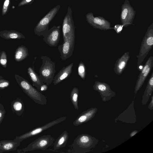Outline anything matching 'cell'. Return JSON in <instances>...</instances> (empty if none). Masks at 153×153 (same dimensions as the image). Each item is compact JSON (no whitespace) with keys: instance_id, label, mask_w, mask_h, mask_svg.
<instances>
[{"instance_id":"cell-1","label":"cell","mask_w":153,"mask_h":153,"mask_svg":"<svg viewBox=\"0 0 153 153\" xmlns=\"http://www.w3.org/2000/svg\"><path fill=\"white\" fill-rule=\"evenodd\" d=\"M99 140L91 135L83 134L78 135L71 145L68 152L74 153H85L89 152L98 143Z\"/></svg>"},{"instance_id":"cell-2","label":"cell","mask_w":153,"mask_h":153,"mask_svg":"<svg viewBox=\"0 0 153 153\" xmlns=\"http://www.w3.org/2000/svg\"><path fill=\"white\" fill-rule=\"evenodd\" d=\"M14 77L23 91L34 102L42 105L47 104L46 97L34 88L27 80L18 74H15Z\"/></svg>"},{"instance_id":"cell-3","label":"cell","mask_w":153,"mask_h":153,"mask_svg":"<svg viewBox=\"0 0 153 153\" xmlns=\"http://www.w3.org/2000/svg\"><path fill=\"white\" fill-rule=\"evenodd\" d=\"M42 64L39 70V76L44 83L48 86L53 80L56 72L55 63L48 56H42Z\"/></svg>"},{"instance_id":"cell-4","label":"cell","mask_w":153,"mask_h":153,"mask_svg":"<svg viewBox=\"0 0 153 153\" xmlns=\"http://www.w3.org/2000/svg\"><path fill=\"white\" fill-rule=\"evenodd\" d=\"M153 45V23H152L148 28L143 39L139 54L137 56V69L152 48Z\"/></svg>"},{"instance_id":"cell-5","label":"cell","mask_w":153,"mask_h":153,"mask_svg":"<svg viewBox=\"0 0 153 153\" xmlns=\"http://www.w3.org/2000/svg\"><path fill=\"white\" fill-rule=\"evenodd\" d=\"M55 140L50 135H42L30 143L27 147L18 149V153L25 152L36 150H45L51 146Z\"/></svg>"},{"instance_id":"cell-6","label":"cell","mask_w":153,"mask_h":153,"mask_svg":"<svg viewBox=\"0 0 153 153\" xmlns=\"http://www.w3.org/2000/svg\"><path fill=\"white\" fill-rule=\"evenodd\" d=\"M60 7V5H58L52 8L39 21L34 30L36 35L43 36L48 32L50 22L58 12Z\"/></svg>"},{"instance_id":"cell-7","label":"cell","mask_w":153,"mask_h":153,"mask_svg":"<svg viewBox=\"0 0 153 153\" xmlns=\"http://www.w3.org/2000/svg\"><path fill=\"white\" fill-rule=\"evenodd\" d=\"M62 32L63 41L75 36V27L70 6L68 7L67 13L63 20Z\"/></svg>"},{"instance_id":"cell-8","label":"cell","mask_w":153,"mask_h":153,"mask_svg":"<svg viewBox=\"0 0 153 153\" xmlns=\"http://www.w3.org/2000/svg\"><path fill=\"white\" fill-rule=\"evenodd\" d=\"M136 14V11L128 0H125L121 6L120 19L123 27L132 24Z\"/></svg>"},{"instance_id":"cell-9","label":"cell","mask_w":153,"mask_h":153,"mask_svg":"<svg viewBox=\"0 0 153 153\" xmlns=\"http://www.w3.org/2000/svg\"><path fill=\"white\" fill-rule=\"evenodd\" d=\"M67 117H60L41 126L36 128L21 135L16 136L14 139L21 142L23 140L38 134L45 130L65 120Z\"/></svg>"},{"instance_id":"cell-10","label":"cell","mask_w":153,"mask_h":153,"mask_svg":"<svg viewBox=\"0 0 153 153\" xmlns=\"http://www.w3.org/2000/svg\"><path fill=\"white\" fill-rule=\"evenodd\" d=\"M85 16L87 22L94 28L104 30L112 29L110 23L102 17H94L91 12L87 13Z\"/></svg>"},{"instance_id":"cell-11","label":"cell","mask_w":153,"mask_h":153,"mask_svg":"<svg viewBox=\"0 0 153 153\" xmlns=\"http://www.w3.org/2000/svg\"><path fill=\"white\" fill-rule=\"evenodd\" d=\"M153 67V57L148 58L138 75L135 87L134 93L136 94L143 84Z\"/></svg>"},{"instance_id":"cell-12","label":"cell","mask_w":153,"mask_h":153,"mask_svg":"<svg viewBox=\"0 0 153 153\" xmlns=\"http://www.w3.org/2000/svg\"><path fill=\"white\" fill-rule=\"evenodd\" d=\"M93 88L94 91L99 93L102 100L104 102L110 100L116 95L115 92L112 90L110 85L105 82L96 81Z\"/></svg>"},{"instance_id":"cell-13","label":"cell","mask_w":153,"mask_h":153,"mask_svg":"<svg viewBox=\"0 0 153 153\" xmlns=\"http://www.w3.org/2000/svg\"><path fill=\"white\" fill-rule=\"evenodd\" d=\"M75 36L63 41L62 44L59 46L58 50L60 53V58L64 61L73 54L74 48Z\"/></svg>"},{"instance_id":"cell-14","label":"cell","mask_w":153,"mask_h":153,"mask_svg":"<svg viewBox=\"0 0 153 153\" xmlns=\"http://www.w3.org/2000/svg\"><path fill=\"white\" fill-rule=\"evenodd\" d=\"M60 26H53L43 36L44 41L50 47H56L60 40Z\"/></svg>"},{"instance_id":"cell-15","label":"cell","mask_w":153,"mask_h":153,"mask_svg":"<svg viewBox=\"0 0 153 153\" xmlns=\"http://www.w3.org/2000/svg\"><path fill=\"white\" fill-rule=\"evenodd\" d=\"M97 111L96 108L92 107L83 111L74 121L73 124L77 126L88 122L94 117Z\"/></svg>"},{"instance_id":"cell-16","label":"cell","mask_w":153,"mask_h":153,"mask_svg":"<svg viewBox=\"0 0 153 153\" xmlns=\"http://www.w3.org/2000/svg\"><path fill=\"white\" fill-rule=\"evenodd\" d=\"M130 58L129 52L128 51L117 59L114 68V72L117 74L120 75L122 74L126 68Z\"/></svg>"},{"instance_id":"cell-17","label":"cell","mask_w":153,"mask_h":153,"mask_svg":"<svg viewBox=\"0 0 153 153\" xmlns=\"http://www.w3.org/2000/svg\"><path fill=\"white\" fill-rule=\"evenodd\" d=\"M73 64L74 63H72L60 70L54 78L53 81L54 85L59 83L69 76L72 71Z\"/></svg>"},{"instance_id":"cell-18","label":"cell","mask_w":153,"mask_h":153,"mask_svg":"<svg viewBox=\"0 0 153 153\" xmlns=\"http://www.w3.org/2000/svg\"><path fill=\"white\" fill-rule=\"evenodd\" d=\"M21 142L15 140L0 141V153L16 150L20 145Z\"/></svg>"},{"instance_id":"cell-19","label":"cell","mask_w":153,"mask_h":153,"mask_svg":"<svg viewBox=\"0 0 153 153\" xmlns=\"http://www.w3.org/2000/svg\"><path fill=\"white\" fill-rule=\"evenodd\" d=\"M153 91V72H152L149 78L146 89L142 96V105H144L147 104L151 95Z\"/></svg>"},{"instance_id":"cell-20","label":"cell","mask_w":153,"mask_h":153,"mask_svg":"<svg viewBox=\"0 0 153 153\" xmlns=\"http://www.w3.org/2000/svg\"><path fill=\"white\" fill-rule=\"evenodd\" d=\"M27 73L33 83V85L36 87L39 91L41 86L45 83L32 67L28 68Z\"/></svg>"},{"instance_id":"cell-21","label":"cell","mask_w":153,"mask_h":153,"mask_svg":"<svg viewBox=\"0 0 153 153\" xmlns=\"http://www.w3.org/2000/svg\"><path fill=\"white\" fill-rule=\"evenodd\" d=\"M0 36L6 39H20L25 38V37L22 34L14 30L1 31L0 32Z\"/></svg>"},{"instance_id":"cell-22","label":"cell","mask_w":153,"mask_h":153,"mask_svg":"<svg viewBox=\"0 0 153 153\" xmlns=\"http://www.w3.org/2000/svg\"><path fill=\"white\" fill-rule=\"evenodd\" d=\"M13 113L15 114L20 116L23 113L25 110L24 105L22 100L18 98L14 100L11 103Z\"/></svg>"},{"instance_id":"cell-23","label":"cell","mask_w":153,"mask_h":153,"mask_svg":"<svg viewBox=\"0 0 153 153\" xmlns=\"http://www.w3.org/2000/svg\"><path fill=\"white\" fill-rule=\"evenodd\" d=\"M69 138L68 132L64 131L58 137L54 144L53 149L57 150L65 147Z\"/></svg>"},{"instance_id":"cell-24","label":"cell","mask_w":153,"mask_h":153,"mask_svg":"<svg viewBox=\"0 0 153 153\" xmlns=\"http://www.w3.org/2000/svg\"><path fill=\"white\" fill-rule=\"evenodd\" d=\"M28 55V49L22 45L19 46L16 49L15 53L14 59L17 62H21L25 59Z\"/></svg>"},{"instance_id":"cell-25","label":"cell","mask_w":153,"mask_h":153,"mask_svg":"<svg viewBox=\"0 0 153 153\" xmlns=\"http://www.w3.org/2000/svg\"><path fill=\"white\" fill-rule=\"evenodd\" d=\"M79 94V91L77 88L74 87L71 90L70 95V98L71 102L74 108L78 110V98Z\"/></svg>"},{"instance_id":"cell-26","label":"cell","mask_w":153,"mask_h":153,"mask_svg":"<svg viewBox=\"0 0 153 153\" xmlns=\"http://www.w3.org/2000/svg\"><path fill=\"white\" fill-rule=\"evenodd\" d=\"M78 75L83 80H84L86 75V68L83 62L81 61L79 63L78 68Z\"/></svg>"},{"instance_id":"cell-27","label":"cell","mask_w":153,"mask_h":153,"mask_svg":"<svg viewBox=\"0 0 153 153\" xmlns=\"http://www.w3.org/2000/svg\"><path fill=\"white\" fill-rule=\"evenodd\" d=\"M7 62V56L4 51H1L0 53V65L4 68H6Z\"/></svg>"},{"instance_id":"cell-28","label":"cell","mask_w":153,"mask_h":153,"mask_svg":"<svg viewBox=\"0 0 153 153\" xmlns=\"http://www.w3.org/2000/svg\"><path fill=\"white\" fill-rule=\"evenodd\" d=\"M10 3V0H5L3 6L2 10V15L4 16L8 11Z\"/></svg>"},{"instance_id":"cell-29","label":"cell","mask_w":153,"mask_h":153,"mask_svg":"<svg viewBox=\"0 0 153 153\" xmlns=\"http://www.w3.org/2000/svg\"><path fill=\"white\" fill-rule=\"evenodd\" d=\"M10 85V82L8 80L3 78L0 79V90L7 88Z\"/></svg>"},{"instance_id":"cell-30","label":"cell","mask_w":153,"mask_h":153,"mask_svg":"<svg viewBox=\"0 0 153 153\" xmlns=\"http://www.w3.org/2000/svg\"><path fill=\"white\" fill-rule=\"evenodd\" d=\"M123 27V26L122 25L118 24L114 25V27H112V29H114L117 33H120L122 30Z\"/></svg>"},{"instance_id":"cell-31","label":"cell","mask_w":153,"mask_h":153,"mask_svg":"<svg viewBox=\"0 0 153 153\" xmlns=\"http://www.w3.org/2000/svg\"><path fill=\"white\" fill-rule=\"evenodd\" d=\"M34 0H22L19 4L18 6L31 4Z\"/></svg>"},{"instance_id":"cell-32","label":"cell","mask_w":153,"mask_h":153,"mask_svg":"<svg viewBox=\"0 0 153 153\" xmlns=\"http://www.w3.org/2000/svg\"><path fill=\"white\" fill-rule=\"evenodd\" d=\"M6 112V111L4 109H0V124L4 117Z\"/></svg>"},{"instance_id":"cell-33","label":"cell","mask_w":153,"mask_h":153,"mask_svg":"<svg viewBox=\"0 0 153 153\" xmlns=\"http://www.w3.org/2000/svg\"><path fill=\"white\" fill-rule=\"evenodd\" d=\"M48 86L45 84L42 85L40 87L39 91L42 92L46 91L48 89Z\"/></svg>"},{"instance_id":"cell-34","label":"cell","mask_w":153,"mask_h":153,"mask_svg":"<svg viewBox=\"0 0 153 153\" xmlns=\"http://www.w3.org/2000/svg\"><path fill=\"white\" fill-rule=\"evenodd\" d=\"M148 108L150 110H153V95L151 97V100L148 105Z\"/></svg>"},{"instance_id":"cell-35","label":"cell","mask_w":153,"mask_h":153,"mask_svg":"<svg viewBox=\"0 0 153 153\" xmlns=\"http://www.w3.org/2000/svg\"><path fill=\"white\" fill-rule=\"evenodd\" d=\"M138 131L137 130H134L131 132L129 135L130 137H131L134 135L138 132Z\"/></svg>"},{"instance_id":"cell-36","label":"cell","mask_w":153,"mask_h":153,"mask_svg":"<svg viewBox=\"0 0 153 153\" xmlns=\"http://www.w3.org/2000/svg\"><path fill=\"white\" fill-rule=\"evenodd\" d=\"M0 109H4V106L0 102Z\"/></svg>"},{"instance_id":"cell-37","label":"cell","mask_w":153,"mask_h":153,"mask_svg":"<svg viewBox=\"0 0 153 153\" xmlns=\"http://www.w3.org/2000/svg\"><path fill=\"white\" fill-rule=\"evenodd\" d=\"M3 78V77L2 76L0 75V79Z\"/></svg>"}]
</instances>
